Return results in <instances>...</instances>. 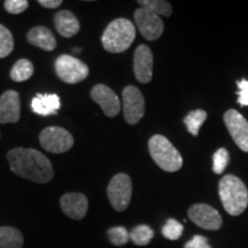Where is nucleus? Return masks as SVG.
I'll return each instance as SVG.
<instances>
[{"instance_id":"obj_13","label":"nucleus","mask_w":248,"mask_h":248,"mask_svg":"<svg viewBox=\"0 0 248 248\" xmlns=\"http://www.w3.org/2000/svg\"><path fill=\"white\" fill-rule=\"evenodd\" d=\"M91 98L101 107L105 115L115 117L121 110L120 98L110 88L104 84L94 85L91 90Z\"/></svg>"},{"instance_id":"obj_31","label":"nucleus","mask_w":248,"mask_h":248,"mask_svg":"<svg viewBox=\"0 0 248 248\" xmlns=\"http://www.w3.org/2000/svg\"><path fill=\"white\" fill-rule=\"evenodd\" d=\"M38 4L45 8H57L62 5V0H38Z\"/></svg>"},{"instance_id":"obj_6","label":"nucleus","mask_w":248,"mask_h":248,"mask_svg":"<svg viewBox=\"0 0 248 248\" xmlns=\"http://www.w3.org/2000/svg\"><path fill=\"white\" fill-rule=\"evenodd\" d=\"M55 73L62 82L77 84L89 76V67L75 57L62 54L55 60Z\"/></svg>"},{"instance_id":"obj_14","label":"nucleus","mask_w":248,"mask_h":248,"mask_svg":"<svg viewBox=\"0 0 248 248\" xmlns=\"http://www.w3.org/2000/svg\"><path fill=\"white\" fill-rule=\"evenodd\" d=\"M61 210L71 219L80 221L86 216L89 209V200L84 194L70 192L60 198Z\"/></svg>"},{"instance_id":"obj_30","label":"nucleus","mask_w":248,"mask_h":248,"mask_svg":"<svg viewBox=\"0 0 248 248\" xmlns=\"http://www.w3.org/2000/svg\"><path fill=\"white\" fill-rule=\"evenodd\" d=\"M184 248H212L209 241L206 237L200 234H195L190 241L184 245Z\"/></svg>"},{"instance_id":"obj_9","label":"nucleus","mask_w":248,"mask_h":248,"mask_svg":"<svg viewBox=\"0 0 248 248\" xmlns=\"http://www.w3.org/2000/svg\"><path fill=\"white\" fill-rule=\"evenodd\" d=\"M190 219L203 230L217 231L222 228L223 219L221 214L212 206L206 203H195L187 210Z\"/></svg>"},{"instance_id":"obj_4","label":"nucleus","mask_w":248,"mask_h":248,"mask_svg":"<svg viewBox=\"0 0 248 248\" xmlns=\"http://www.w3.org/2000/svg\"><path fill=\"white\" fill-rule=\"evenodd\" d=\"M148 151L154 162L164 171L175 172L182 168L181 153L164 136H153L148 141Z\"/></svg>"},{"instance_id":"obj_17","label":"nucleus","mask_w":248,"mask_h":248,"mask_svg":"<svg viewBox=\"0 0 248 248\" xmlns=\"http://www.w3.org/2000/svg\"><path fill=\"white\" fill-rule=\"evenodd\" d=\"M27 40L32 46L47 52L54 51V48L57 47V39L54 33L48 28L43 26L31 28L27 33Z\"/></svg>"},{"instance_id":"obj_12","label":"nucleus","mask_w":248,"mask_h":248,"mask_svg":"<svg viewBox=\"0 0 248 248\" xmlns=\"http://www.w3.org/2000/svg\"><path fill=\"white\" fill-rule=\"evenodd\" d=\"M153 53L147 45H139L133 55V71L136 79L142 84H147L153 76Z\"/></svg>"},{"instance_id":"obj_32","label":"nucleus","mask_w":248,"mask_h":248,"mask_svg":"<svg viewBox=\"0 0 248 248\" xmlns=\"http://www.w3.org/2000/svg\"><path fill=\"white\" fill-rule=\"evenodd\" d=\"M80 51H82V48H79V47H76V48H74V52H75V53H79Z\"/></svg>"},{"instance_id":"obj_23","label":"nucleus","mask_w":248,"mask_h":248,"mask_svg":"<svg viewBox=\"0 0 248 248\" xmlns=\"http://www.w3.org/2000/svg\"><path fill=\"white\" fill-rule=\"evenodd\" d=\"M207 119V113L203 109H195L187 114V116L184 119V123L186 124L188 132L192 136L197 137L201 125L204 123Z\"/></svg>"},{"instance_id":"obj_19","label":"nucleus","mask_w":248,"mask_h":248,"mask_svg":"<svg viewBox=\"0 0 248 248\" xmlns=\"http://www.w3.org/2000/svg\"><path fill=\"white\" fill-rule=\"evenodd\" d=\"M22 232L13 226H0V248H22Z\"/></svg>"},{"instance_id":"obj_16","label":"nucleus","mask_w":248,"mask_h":248,"mask_svg":"<svg viewBox=\"0 0 248 248\" xmlns=\"http://www.w3.org/2000/svg\"><path fill=\"white\" fill-rule=\"evenodd\" d=\"M60 106V98L54 93H38L31 100V109L40 116L55 115Z\"/></svg>"},{"instance_id":"obj_8","label":"nucleus","mask_w":248,"mask_h":248,"mask_svg":"<svg viewBox=\"0 0 248 248\" xmlns=\"http://www.w3.org/2000/svg\"><path fill=\"white\" fill-rule=\"evenodd\" d=\"M124 120L131 125L137 124L145 115L146 104L140 90L133 85H128L122 92Z\"/></svg>"},{"instance_id":"obj_11","label":"nucleus","mask_w":248,"mask_h":248,"mask_svg":"<svg viewBox=\"0 0 248 248\" xmlns=\"http://www.w3.org/2000/svg\"><path fill=\"white\" fill-rule=\"evenodd\" d=\"M223 119L235 145L248 153V121L235 109H229Z\"/></svg>"},{"instance_id":"obj_27","label":"nucleus","mask_w":248,"mask_h":248,"mask_svg":"<svg viewBox=\"0 0 248 248\" xmlns=\"http://www.w3.org/2000/svg\"><path fill=\"white\" fill-rule=\"evenodd\" d=\"M230 160V155L225 148H219L215 152L213 156V170L217 175H221L224 171L226 167L229 164Z\"/></svg>"},{"instance_id":"obj_20","label":"nucleus","mask_w":248,"mask_h":248,"mask_svg":"<svg viewBox=\"0 0 248 248\" xmlns=\"http://www.w3.org/2000/svg\"><path fill=\"white\" fill-rule=\"evenodd\" d=\"M33 64L27 59H20L15 62L13 68L11 69V78L14 82H24L33 75Z\"/></svg>"},{"instance_id":"obj_3","label":"nucleus","mask_w":248,"mask_h":248,"mask_svg":"<svg viewBox=\"0 0 248 248\" xmlns=\"http://www.w3.org/2000/svg\"><path fill=\"white\" fill-rule=\"evenodd\" d=\"M136 38V27L126 18H116L108 24L101 37L104 48L109 53L126 51Z\"/></svg>"},{"instance_id":"obj_2","label":"nucleus","mask_w":248,"mask_h":248,"mask_svg":"<svg viewBox=\"0 0 248 248\" xmlns=\"http://www.w3.org/2000/svg\"><path fill=\"white\" fill-rule=\"evenodd\" d=\"M218 194L225 212L231 216H239L248 206V188L234 175H226L219 181Z\"/></svg>"},{"instance_id":"obj_29","label":"nucleus","mask_w":248,"mask_h":248,"mask_svg":"<svg viewBox=\"0 0 248 248\" xmlns=\"http://www.w3.org/2000/svg\"><path fill=\"white\" fill-rule=\"evenodd\" d=\"M237 86H238V104L240 106H248V80L247 79H241L237 80Z\"/></svg>"},{"instance_id":"obj_18","label":"nucleus","mask_w":248,"mask_h":248,"mask_svg":"<svg viewBox=\"0 0 248 248\" xmlns=\"http://www.w3.org/2000/svg\"><path fill=\"white\" fill-rule=\"evenodd\" d=\"M55 29L64 38L76 36L80 29L78 18L70 11H60L54 15Z\"/></svg>"},{"instance_id":"obj_28","label":"nucleus","mask_w":248,"mask_h":248,"mask_svg":"<svg viewBox=\"0 0 248 248\" xmlns=\"http://www.w3.org/2000/svg\"><path fill=\"white\" fill-rule=\"evenodd\" d=\"M4 7L9 14H21L29 7V1L27 0H6Z\"/></svg>"},{"instance_id":"obj_21","label":"nucleus","mask_w":248,"mask_h":248,"mask_svg":"<svg viewBox=\"0 0 248 248\" xmlns=\"http://www.w3.org/2000/svg\"><path fill=\"white\" fill-rule=\"evenodd\" d=\"M130 240L137 246H146L151 243L154 237V231L151 226L146 224H140L135 226L131 231L129 232Z\"/></svg>"},{"instance_id":"obj_10","label":"nucleus","mask_w":248,"mask_h":248,"mask_svg":"<svg viewBox=\"0 0 248 248\" xmlns=\"http://www.w3.org/2000/svg\"><path fill=\"white\" fill-rule=\"evenodd\" d=\"M135 22L141 36L147 40H156L163 33L164 24L162 18L148 12L145 8H138L133 14Z\"/></svg>"},{"instance_id":"obj_15","label":"nucleus","mask_w":248,"mask_h":248,"mask_svg":"<svg viewBox=\"0 0 248 248\" xmlns=\"http://www.w3.org/2000/svg\"><path fill=\"white\" fill-rule=\"evenodd\" d=\"M20 115V94L14 90H7L0 97V123H17Z\"/></svg>"},{"instance_id":"obj_7","label":"nucleus","mask_w":248,"mask_h":248,"mask_svg":"<svg viewBox=\"0 0 248 248\" xmlns=\"http://www.w3.org/2000/svg\"><path fill=\"white\" fill-rule=\"evenodd\" d=\"M39 144L46 152L60 154L74 146V137L61 126H47L39 133Z\"/></svg>"},{"instance_id":"obj_22","label":"nucleus","mask_w":248,"mask_h":248,"mask_svg":"<svg viewBox=\"0 0 248 248\" xmlns=\"http://www.w3.org/2000/svg\"><path fill=\"white\" fill-rule=\"evenodd\" d=\"M138 4L142 8L147 9L148 12L153 13L157 16H170L172 13V7L170 2L164 1V0H139Z\"/></svg>"},{"instance_id":"obj_1","label":"nucleus","mask_w":248,"mask_h":248,"mask_svg":"<svg viewBox=\"0 0 248 248\" xmlns=\"http://www.w3.org/2000/svg\"><path fill=\"white\" fill-rule=\"evenodd\" d=\"M7 160L12 171L28 181L46 184L54 177L51 161L35 148H13L7 152Z\"/></svg>"},{"instance_id":"obj_24","label":"nucleus","mask_w":248,"mask_h":248,"mask_svg":"<svg viewBox=\"0 0 248 248\" xmlns=\"http://www.w3.org/2000/svg\"><path fill=\"white\" fill-rule=\"evenodd\" d=\"M14 48V37L7 28L0 24V59L8 57Z\"/></svg>"},{"instance_id":"obj_25","label":"nucleus","mask_w":248,"mask_h":248,"mask_svg":"<svg viewBox=\"0 0 248 248\" xmlns=\"http://www.w3.org/2000/svg\"><path fill=\"white\" fill-rule=\"evenodd\" d=\"M184 226L177 219L169 218L162 228V235L169 240H177L182 237Z\"/></svg>"},{"instance_id":"obj_5","label":"nucleus","mask_w":248,"mask_h":248,"mask_svg":"<svg viewBox=\"0 0 248 248\" xmlns=\"http://www.w3.org/2000/svg\"><path fill=\"white\" fill-rule=\"evenodd\" d=\"M109 202L116 212H123L129 207L132 197V181L126 173H117L110 179L107 187Z\"/></svg>"},{"instance_id":"obj_26","label":"nucleus","mask_w":248,"mask_h":248,"mask_svg":"<svg viewBox=\"0 0 248 248\" xmlns=\"http://www.w3.org/2000/svg\"><path fill=\"white\" fill-rule=\"evenodd\" d=\"M108 239L114 246H124L130 240V234L124 226H114L107 231Z\"/></svg>"}]
</instances>
